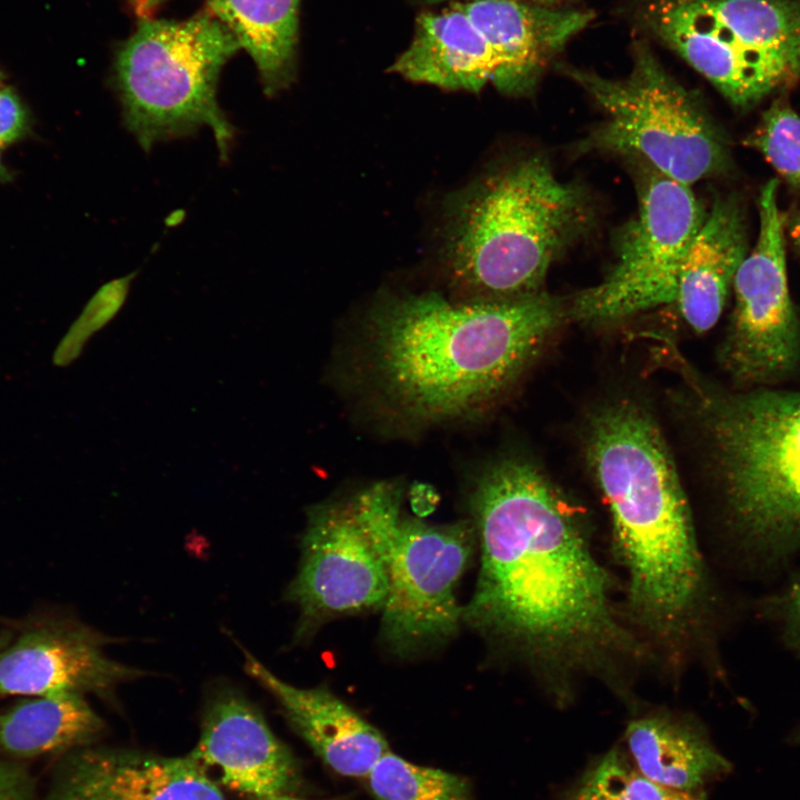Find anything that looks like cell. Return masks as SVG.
Here are the masks:
<instances>
[{"instance_id":"obj_1","label":"cell","mask_w":800,"mask_h":800,"mask_svg":"<svg viewBox=\"0 0 800 800\" xmlns=\"http://www.w3.org/2000/svg\"><path fill=\"white\" fill-rule=\"evenodd\" d=\"M470 501L481 563L462 617L517 652L559 704L587 680L629 698L651 659L578 510L522 458L490 466Z\"/></svg>"},{"instance_id":"obj_2","label":"cell","mask_w":800,"mask_h":800,"mask_svg":"<svg viewBox=\"0 0 800 800\" xmlns=\"http://www.w3.org/2000/svg\"><path fill=\"white\" fill-rule=\"evenodd\" d=\"M584 453L626 577L623 616L652 661L676 679L709 642L716 604L663 436L642 404L621 398L590 414Z\"/></svg>"},{"instance_id":"obj_3","label":"cell","mask_w":800,"mask_h":800,"mask_svg":"<svg viewBox=\"0 0 800 800\" xmlns=\"http://www.w3.org/2000/svg\"><path fill=\"white\" fill-rule=\"evenodd\" d=\"M564 311L544 292L486 302L437 292L392 297L368 319L370 364L383 394L408 419L470 417L518 380Z\"/></svg>"},{"instance_id":"obj_4","label":"cell","mask_w":800,"mask_h":800,"mask_svg":"<svg viewBox=\"0 0 800 800\" xmlns=\"http://www.w3.org/2000/svg\"><path fill=\"white\" fill-rule=\"evenodd\" d=\"M582 189L558 179L538 156L513 161L466 189L452 206L444 257L468 302L540 292L552 262L586 230Z\"/></svg>"},{"instance_id":"obj_5","label":"cell","mask_w":800,"mask_h":800,"mask_svg":"<svg viewBox=\"0 0 800 800\" xmlns=\"http://www.w3.org/2000/svg\"><path fill=\"white\" fill-rule=\"evenodd\" d=\"M696 417L728 527L746 547L800 548V389L692 380Z\"/></svg>"},{"instance_id":"obj_6","label":"cell","mask_w":800,"mask_h":800,"mask_svg":"<svg viewBox=\"0 0 800 800\" xmlns=\"http://www.w3.org/2000/svg\"><path fill=\"white\" fill-rule=\"evenodd\" d=\"M239 49L207 11L182 21L140 22L118 50L113 73L124 124L144 150L207 127L227 156L233 132L218 104L217 84Z\"/></svg>"},{"instance_id":"obj_7","label":"cell","mask_w":800,"mask_h":800,"mask_svg":"<svg viewBox=\"0 0 800 800\" xmlns=\"http://www.w3.org/2000/svg\"><path fill=\"white\" fill-rule=\"evenodd\" d=\"M632 59L622 78L567 70L604 112L588 144L638 158L687 186L718 172L724 147L698 100L643 42L634 44Z\"/></svg>"},{"instance_id":"obj_8","label":"cell","mask_w":800,"mask_h":800,"mask_svg":"<svg viewBox=\"0 0 800 800\" xmlns=\"http://www.w3.org/2000/svg\"><path fill=\"white\" fill-rule=\"evenodd\" d=\"M400 513V490L389 482L309 508L299 570L287 593L300 610L298 636L330 618L382 608Z\"/></svg>"},{"instance_id":"obj_9","label":"cell","mask_w":800,"mask_h":800,"mask_svg":"<svg viewBox=\"0 0 800 800\" xmlns=\"http://www.w3.org/2000/svg\"><path fill=\"white\" fill-rule=\"evenodd\" d=\"M644 169L638 212L620 234L616 262L576 296L568 310L576 320L611 322L676 301L682 261L704 216L689 186Z\"/></svg>"},{"instance_id":"obj_10","label":"cell","mask_w":800,"mask_h":800,"mask_svg":"<svg viewBox=\"0 0 800 800\" xmlns=\"http://www.w3.org/2000/svg\"><path fill=\"white\" fill-rule=\"evenodd\" d=\"M777 179L759 194V236L733 279L734 308L719 362L736 388L778 387L800 373V322L787 278Z\"/></svg>"},{"instance_id":"obj_11","label":"cell","mask_w":800,"mask_h":800,"mask_svg":"<svg viewBox=\"0 0 800 800\" xmlns=\"http://www.w3.org/2000/svg\"><path fill=\"white\" fill-rule=\"evenodd\" d=\"M476 542L467 522L428 524L400 513L388 566L382 636L398 652L444 640L463 609L456 590Z\"/></svg>"},{"instance_id":"obj_12","label":"cell","mask_w":800,"mask_h":800,"mask_svg":"<svg viewBox=\"0 0 800 800\" xmlns=\"http://www.w3.org/2000/svg\"><path fill=\"white\" fill-rule=\"evenodd\" d=\"M109 638L71 620L28 623L0 650V698L56 692L110 694L144 672L110 659Z\"/></svg>"},{"instance_id":"obj_13","label":"cell","mask_w":800,"mask_h":800,"mask_svg":"<svg viewBox=\"0 0 800 800\" xmlns=\"http://www.w3.org/2000/svg\"><path fill=\"white\" fill-rule=\"evenodd\" d=\"M188 756L218 786L258 800L290 793L299 783L289 749L260 711L230 687L211 694L200 738Z\"/></svg>"},{"instance_id":"obj_14","label":"cell","mask_w":800,"mask_h":800,"mask_svg":"<svg viewBox=\"0 0 800 800\" xmlns=\"http://www.w3.org/2000/svg\"><path fill=\"white\" fill-rule=\"evenodd\" d=\"M643 19L736 107H751L793 82L741 46L698 0H653L644 8Z\"/></svg>"},{"instance_id":"obj_15","label":"cell","mask_w":800,"mask_h":800,"mask_svg":"<svg viewBox=\"0 0 800 800\" xmlns=\"http://www.w3.org/2000/svg\"><path fill=\"white\" fill-rule=\"evenodd\" d=\"M46 800H226L189 757L83 749L61 766Z\"/></svg>"},{"instance_id":"obj_16","label":"cell","mask_w":800,"mask_h":800,"mask_svg":"<svg viewBox=\"0 0 800 800\" xmlns=\"http://www.w3.org/2000/svg\"><path fill=\"white\" fill-rule=\"evenodd\" d=\"M246 672L279 702L292 728L333 771L367 778L389 744L381 732L326 688H298L239 646Z\"/></svg>"},{"instance_id":"obj_17","label":"cell","mask_w":800,"mask_h":800,"mask_svg":"<svg viewBox=\"0 0 800 800\" xmlns=\"http://www.w3.org/2000/svg\"><path fill=\"white\" fill-rule=\"evenodd\" d=\"M456 2L499 58L493 86L507 93L529 89L551 58L593 18L587 11L514 0Z\"/></svg>"},{"instance_id":"obj_18","label":"cell","mask_w":800,"mask_h":800,"mask_svg":"<svg viewBox=\"0 0 800 800\" xmlns=\"http://www.w3.org/2000/svg\"><path fill=\"white\" fill-rule=\"evenodd\" d=\"M500 60L454 1L421 13L409 47L391 67L403 78L449 90L480 91L496 83Z\"/></svg>"},{"instance_id":"obj_19","label":"cell","mask_w":800,"mask_h":800,"mask_svg":"<svg viewBox=\"0 0 800 800\" xmlns=\"http://www.w3.org/2000/svg\"><path fill=\"white\" fill-rule=\"evenodd\" d=\"M746 249L738 201L717 199L686 252L678 279L674 302L694 332H707L719 320Z\"/></svg>"},{"instance_id":"obj_20","label":"cell","mask_w":800,"mask_h":800,"mask_svg":"<svg viewBox=\"0 0 800 800\" xmlns=\"http://www.w3.org/2000/svg\"><path fill=\"white\" fill-rule=\"evenodd\" d=\"M626 739L640 772L671 788L700 790L731 769L700 723L672 711L653 710L633 719Z\"/></svg>"},{"instance_id":"obj_21","label":"cell","mask_w":800,"mask_h":800,"mask_svg":"<svg viewBox=\"0 0 800 800\" xmlns=\"http://www.w3.org/2000/svg\"><path fill=\"white\" fill-rule=\"evenodd\" d=\"M300 0H207L219 20L252 58L268 94L293 80Z\"/></svg>"},{"instance_id":"obj_22","label":"cell","mask_w":800,"mask_h":800,"mask_svg":"<svg viewBox=\"0 0 800 800\" xmlns=\"http://www.w3.org/2000/svg\"><path fill=\"white\" fill-rule=\"evenodd\" d=\"M103 722L81 693L24 698L0 712V753L30 758L91 742Z\"/></svg>"},{"instance_id":"obj_23","label":"cell","mask_w":800,"mask_h":800,"mask_svg":"<svg viewBox=\"0 0 800 800\" xmlns=\"http://www.w3.org/2000/svg\"><path fill=\"white\" fill-rule=\"evenodd\" d=\"M750 52L792 81L800 77V2L793 0H698Z\"/></svg>"},{"instance_id":"obj_24","label":"cell","mask_w":800,"mask_h":800,"mask_svg":"<svg viewBox=\"0 0 800 800\" xmlns=\"http://www.w3.org/2000/svg\"><path fill=\"white\" fill-rule=\"evenodd\" d=\"M366 779L377 800H474L464 777L416 764L390 750Z\"/></svg>"},{"instance_id":"obj_25","label":"cell","mask_w":800,"mask_h":800,"mask_svg":"<svg viewBox=\"0 0 800 800\" xmlns=\"http://www.w3.org/2000/svg\"><path fill=\"white\" fill-rule=\"evenodd\" d=\"M744 143L759 151L772 168L800 191V114L774 103L763 112Z\"/></svg>"},{"instance_id":"obj_26","label":"cell","mask_w":800,"mask_h":800,"mask_svg":"<svg viewBox=\"0 0 800 800\" xmlns=\"http://www.w3.org/2000/svg\"><path fill=\"white\" fill-rule=\"evenodd\" d=\"M592 771L620 800H706L701 790L671 788L630 770L616 751Z\"/></svg>"},{"instance_id":"obj_27","label":"cell","mask_w":800,"mask_h":800,"mask_svg":"<svg viewBox=\"0 0 800 800\" xmlns=\"http://www.w3.org/2000/svg\"><path fill=\"white\" fill-rule=\"evenodd\" d=\"M134 276L136 273L132 272L113 279L93 296L78 321L77 329H82L84 338L106 326L118 313Z\"/></svg>"},{"instance_id":"obj_28","label":"cell","mask_w":800,"mask_h":800,"mask_svg":"<svg viewBox=\"0 0 800 800\" xmlns=\"http://www.w3.org/2000/svg\"><path fill=\"white\" fill-rule=\"evenodd\" d=\"M29 129V114L11 88L0 87V146L22 139Z\"/></svg>"},{"instance_id":"obj_29","label":"cell","mask_w":800,"mask_h":800,"mask_svg":"<svg viewBox=\"0 0 800 800\" xmlns=\"http://www.w3.org/2000/svg\"><path fill=\"white\" fill-rule=\"evenodd\" d=\"M0 800H36L34 784L20 766L0 760Z\"/></svg>"},{"instance_id":"obj_30","label":"cell","mask_w":800,"mask_h":800,"mask_svg":"<svg viewBox=\"0 0 800 800\" xmlns=\"http://www.w3.org/2000/svg\"><path fill=\"white\" fill-rule=\"evenodd\" d=\"M776 612L790 641L800 648V574L779 597Z\"/></svg>"},{"instance_id":"obj_31","label":"cell","mask_w":800,"mask_h":800,"mask_svg":"<svg viewBox=\"0 0 800 800\" xmlns=\"http://www.w3.org/2000/svg\"><path fill=\"white\" fill-rule=\"evenodd\" d=\"M566 800H620L597 776L591 771L580 786L572 791Z\"/></svg>"},{"instance_id":"obj_32","label":"cell","mask_w":800,"mask_h":800,"mask_svg":"<svg viewBox=\"0 0 800 800\" xmlns=\"http://www.w3.org/2000/svg\"><path fill=\"white\" fill-rule=\"evenodd\" d=\"M423 1L432 3V2L452 1V0H423ZM456 1H471V0H456ZM514 1H521V2H528V3L549 7L551 4H556V3H559V2H562L566 0H514Z\"/></svg>"},{"instance_id":"obj_33","label":"cell","mask_w":800,"mask_h":800,"mask_svg":"<svg viewBox=\"0 0 800 800\" xmlns=\"http://www.w3.org/2000/svg\"><path fill=\"white\" fill-rule=\"evenodd\" d=\"M791 236H792L794 243L800 249V214L797 217V219L792 226Z\"/></svg>"},{"instance_id":"obj_34","label":"cell","mask_w":800,"mask_h":800,"mask_svg":"<svg viewBox=\"0 0 800 800\" xmlns=\"http://www.w3.org/2000/svg\"><path fill=\"white\" fill-rule=\"evenodd\" d=\"M264 800H311V799H303V798L294 797L291 793H283V794H278V796L267 798ZM323 800H338V799H323Z\"/></svg>"},{"instance_id":"obj_35","label":"cell","mask_w":800,"mask_h":800,"mask_svg":"<svg viewBox=\"0 0 800 800\" xmlns=\"http://www.w3.org/2000/svg\"><path fill=\"white\" fill-rule=\"evenodd\" d=\"M10 179V173L2 163L1 156H0V181H8Z\"/></svg>"},{"instance_id":"obj_36","label":"cell","mask_w":800,"mask_h":800,"mask_svg":"<svg viewBox=\"0 0 800 800\" xmlns=\"http://www.w3.org/2000/svg\"><path fill=\"white\" fill-rule=\"evenodd\" d=\"M12 634L9 632L0 633V650L11 640Z\"/></svg>"},{"instance_id":"obj_37","label":"cell","mask_w":800,"mask_h":800,"mask_svg":"<svg viewBox=\"0 0 800 800\" xmlns=\"http://www.w3.org/2000/svg\"><path fill=\"white\" fill-rule=\"evenodd\" d=\"M793 740H794L797 743L800 744V728L797 729V731H796V733H794V736H793Z\"/></svg>"},{"instance_id":"obj_38","label":"cell","mask_w":800,"mask_h":800,"mask_svg":"<svg viewBox=\"0 0 800 800\" xmlns=\"http://www.w3.org/2000/svg\"><path fill=\"white\" fill-rule=\"evenodd\" d=\"M2 78H3V77H2V73H1V71H0V86H1V82H2Z\"/></svg>"}]
</instances>
